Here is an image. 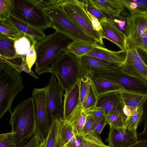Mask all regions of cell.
Instances as JSON below:
<instances>
[{"label": "cell", "instance_id": "obj_19", "mask_svg": "<svg viewBox=\"0 0 147 147\" xmlns=\"http://www.w3.org/2000/svg\"><path fill=\"white\" fill-rule=\"evenodd\" d=\"M123 106L130 109L131 113L137 108L143 106L147 99V94L123 90L119 92Z\"/></svg>", "mask_w": 147, "mask_h": 147}, {"label": "cell", "instance_id": "obj_35", "mask_svg": "<svg viewBox=\"0 0 147 147\" xmlns=\"http://www.w3.org/2000/svg\"><path fill=\"white\" fill-rule=\"evenodd\" d=\"M106 118L110 127H113L117 129L125 128L126 117L123 111L106 115Z\"/></svg>", "mask_w": 147, "mask_h": 147}, {"label": "cell", "instance_id": "obj_7", "mask_svg": "<svg viewBox=\"0 0 147 147\" xmlns=\"http://www.w3.org/2000/svg\"><path fill=\"white\" fill-rule=\"evenodd\" d=\"M61 6L67 16L78 26L103 45V39L92 27L91 19L85 9L84 0H65Z\"/></svg>", "mask_w": 147, "mask_h": 147}, {"label": "cell", "instance_id": "obj_40", "mask_svg": "<svg viewBox=\"0 0 147 147\" xmlns=\"http://www.w3.org/2000/svg\"><path fill=\"white\" fill-rule=\"evenodd\" d=\"M141 122L144 127L142 131L138 134L139 140L147 139V99L143 105V113Z\"/></svg>", "mask_w": 147, "mask_h": 147}, {"label": "cell", "instance_id": "obj_1", "mask_svg": "<svg viewBox=\"0 0 147 147\" xmlns=\"http://www.w3.org/2000/svg\"><path fill=\"white\" fill-rule=\"evenodd\" d=\"M10 114L9 124L15 147H20L30 140L37 131L36 106L33 98L22 101Z\"/></svg>", "mask_w": 147, "mask_h": 147}, {"label": "cell", "instance_id": "obj_38", "mask_svg": "<svg viewBox=\"0 0 147 147\" xmlns=\"http://www.w3.org/2000/svg\"><path fill=\"white\" fill-rule=\"evenodd\" d=\"M12 0H0V20L7 19L11 14Z\"/></svg>", "mask_w": 147, "mask_h": 147}, {"label": "cell", "instance_id": "obj_4", "mask_svg": "<svg viewBox=\"0 0 147 147\" xmlns=\"http://www.w3.org/2000/svg\"><path fill=\"white\" fill-rule=\"evenodd\" d=\"M51 72L65 91L74 85L88 73L81 62L80 57L66 53L51 64Z\"/></svg>", "mask_w": 147, "mask_h": 147}, {"label": "cell", "instance_id": "obj_5", "mask_svg": "<svg viewBox=\"0 0 147 147\" xmlns=\"http://www.w3.org/2000/svg\"><path fill=\"white\" fill-rule=\"evenodd\" d=\"M51 24V27L72 41H80L97 44L96 41L83 31L67 16L59 6L43 8Z\"/></svg>", "mask_w": 147, "mask_h": 147}, {"label": "cell", "instance_id": "obj_33", "mask_svg": "<svg viewBox=\"0 0 147 147\" xmlns=\"http://www.w3.org/2000/svg\"><path fill=\"white\" fill-rule=\"evenodd\" d=\"M97 99L98 96L92 80L88 92L82 104L83 110L88 113L95 109Z\"/></svg>", "mask_w": 147, "mask_h": 147}, {"label": "cell", "instance_id": "obj_14", "mask_svg": "<svg viewBox=\"0 0 147 147\" xmlns=\"http://www.w3.org/2000/svg\"><path fill=\"white\" fill-rule=\"evenodd\" d=\"M64 113L63 119L67 121L80 105L79 80L70 88L65 91L64 95Z\"/></svg>", "mask_w": 147, "mask_h": 147}, {"label": "cell", "instance_id": "obj_27", "mask_svg": "<svg viewBox=\"0 0 147 147\" xmlns=\"http://www.w3.org/2000/svg\"><path fill=\"white\" fill-rule=\"evenodd\" d=\"M96 44L80 41H72L67 47V52L80 57L86 55Z\"/></svg>", "mask_w": 147, "mask_h": 147}, {"label": "cell", "instance_id": "obj_45", "mask_svg": "<svg viewBox=\"0 0 147 147\" xmlns=\"http://www.w3.org/2000/svg\"><path fill=\"white\" fill-rule=\"evenodd\" d=\"M93 121L94 118L88 113L86 121L81 135L86 134L92 132V128Z\"/></svg>", "mask_w": 147, "mask_h": 147}, {"label": "cell", "instance_id": "obj_12", "mask_svg": "<svg viewBox=\"0 0 147 147\" xmlns=\"http://www.w3.org/2000/svg\"><path fill=\"white\" fill-rule=\"evenodd\" d=\"M138 134L136 129H117L111 127L106 142L111 147H128L138 141Z\"/></svg>", "mask_w": 147, "mask_h": 147}, {"label": "cell", "instance_id": "obj_13", "mask_svg": "<svg viewBox=\"0 0 147 147\" xmlns=\"http://www.w3.org/2000/svg\"><path fill=\"white\" fill-rule=\"evenodd\" d=\"M96 107L101 110L106 116L123 111V102L119 92H117L98 96Z\"/></svg>", "mask_w": 147, "mask_h": 147}, {"label": "cell", "instance_id": "obj_28", "mask_svg": "<svg viewBox=\"0 0 147 147\" xmlns=\"http://www.w3.org/2000/svg\"><path fill=\"white\" fill-rule=\"evenodd\" d=\"M59 119L57 118L52 121L49 128L45 140V147H62L59 139Z\"/></svg>", "mask_w": 147, "mask_h": 147}, {"label": "cell", "instance_id": "obj_41", "mask_svg": "<svg viewBox=\"0 0 147 147\" xmlns=\"http://www.w3.org/2000/svg\"><path fill=\"white\" fill-rule=\"evenodd\" d=\"M107 124L106 117L97 119L94 118L92 132L99 135L101 133L104 127Z\"/></svg>", "mask_w": 147, "mask_h": 147}, {"label": "cell", "instance_id": "obj_31", "mask_svg": "<svg viewBox=\"0 0 147 147\" xmlns=\"http://www.w3.org/2000/svg\"><path fill=\"white\" fill-rule=\"evenodd\" d=\"M81 136V141L78 147H111L104 144L99 135L96 133L92 132Z\"/></svg>", "mask_w": 147, "mask_h": 147}, {"label": "cell", "instance_id": "obj_11", "mask_svg": "<svg viewBox=\"0 0 147 147\" xmlns=\"http://www.w3.org/2000/svg\"><path fill=\"white\" fill-rule=\"evenodd\" d=\"M47 86L42 88H35L32 93L36 106L37 131L42 140H46L49 129L47 104Z\"/></svg>", "mask_w": 147, "mask_h": 147}, {"label": "cell", "instance_id": "obj_15", "mask_svg": "<svg viewBox=\"0 0 147 147\" xmlns=\"http://www.w3.org/2000/svg\"><path fill=\"white\" fill-rule=\"evenodd\" d=\"M80 59L89 75L96 72L111 70L123 65L86 55L80 57Z\"/></svg>", "mask_w": 147, "mask_h": 147}, {"label": "cell", "instance_id": "obj_3", "mask_svg": "<svg viewBox=\"0 0 147 147\" xmlns=\"http://www.w3.org/2000/svg\"><path fill=\"white\" fill-rule=\"evenodd\" d=\"M22 71L3 58H0V118L7 111L11 113L13 101L24 88Z\"/></svg>", "mask_w": 147, "mask_h": 147}, {"label": "cell", "instance_id": "obj_16", "mask_svg": "<svg viewBox=\"0 0 147 147\" xmlns=\"http://www.w3.org/2000/svg\"><path fill=\"white\" fill-rule=\"evenodd\" d=\"M127 52V50L118 51H111L97 44L86 55L123 65Z\"/></svg>", "mask_w": 147, "mask_h": 147}, {"label": "cell", "instance_id": "obj_39", "mask_svg": "<svg viewBox=\"0 0 147 147\" xmlns=\"http://www.w3.org/2000/svg\"><path fill=\"white\" fill-rule=\"evenodd\" d=\"M13 133H4L0 135V147H15Z\"/></svg>", "mask_w": 147, "mask_h": 147}, {"label": "cell", "instance_id": "obj_48", "mask_svg": "<svg viewBox=\"0 0 147 147\" xmlns=\"http://www.w3.org/2000/svg\"><path fill=\"white\" fill-rule=\"evenodd\" d=\"M128 147H147V139L139 140L135 144Z\"/></svg>", "mask_w": 147, "mask_h": 147}, {"label": "cell", "instance_id": "obj_23", "mask_svg": "<svg viewBox=\"0 0 147 147\" xmlns=\"http://www.w3.org/2000/svg\"><path fill=\"white\" fill-rule=\"evenodd\" d=\"M59 139L62 147H74L76 136L71 126L62 119H59Z\"/></svg>", "mask_w": 147, "mask_h": 147}, {"label": "cell", "instance_id": "obj_20", "mask_svg": "<svg viewBox=\"0 0 147 147\" xmlns=\"http://www.w3.org/2000/svg\"><path fill=\"white\" fill-rule=\"evenodd\" d=\"M94 5L107 16L119 15L124 11V7L119 0H91Z\"/></svg>", "mask_w": 147, "mask_h": 147}, {"label": "cell", "instance_id": "obj_22", "mask_svg": "<svg viewBox=\"0 0 147 147\" xmlns=\"http://www.w3.org/2000/svg\"><path fill=\"white\" fill-rule=\"evenodd\" d=\"M87 115L88 113L83 110L82 105H80L72 113L69 119L66 121L71 127L76 136L82 134Z\"/></svg>", "mask_w": 147, "mask_h": 147}, {"label": "cell", "instance_id": "obj_2", "mask_svg": "<svg viewBox=\"0 0 147 147\" xmlns=\"http://www.w3.org/2000/svg\"><path fill=\"white\" fill-rule=\"evenodd\" d=\"M71 40L64 34L55 31L36 43L34 48L37 55L35 71L39 75L51 73L50 64L67 52Z\"/></svg>", "mask_w": 147, "mask_h": 147}, {"label": "cell", "instance_id": "obj_43", "mask_svg": "<svg viewBox=\"0 0 147 147\" xmlns=\"http://www.w3.org/2000/svg\"><path fill=\"white\" fill-rule=\"evenodd\" d=\"M42 140L36 131L27 142L20 147H39Z\"/></svg>", "mask_w": 147, "mask_h": 147}, {"label": "cell", "instance_id": "obj_25", "mask_svg": "<svg viewBox=\"0 0 147 147\" xmlns=\"http://www.w3.org/2000/svg\"><path fill=\"white\" fill-rule=\"evenodd\" d=\"M36 42L31 37L26 34L16 40L14 47L18 59L26 62L27 53L32 45Z\"/></svg>", "mask_w": 147, "mask_h": 147}, {"label": "cell", "instance_id": "obj_26", "mask_svg": "<svg viewBox=\"0 0 147 147\" xmlns=\"http://www.w3.org/2000/svg\"><path fill=\"white\" fill-rule=\"evenodd\" d=\"M122 69L127 74L147 81V66L145 63L125 62Z\"/></svg>", "mask_w": 147, "mask_h": 147}, {"label": "cell", "instance_id": "obj_30", "mask_svg": "<svg viewBox=\"0 0 147 147\" xmlns=\"http://www.w3.org/2000/svg\"><path fill=\"white\" fill-rule=\"evenodd\" d=\"M130 15L124 11L119 15L108 17V21L127 36L128 20Z\"/></svg>", "mask_w": 147, "mask_h": 147}, {"label": "cell", "instance_id": "obj_44", "mask_svg": "<svg viewBox=\"0 0 147 147\" xmlns=\"http://www.w3.org/2000/svg\"><path fill=\"white\" fill-rule=\"evenodd\" d=\"M42 8L51 6H60L63 2V0H33Z\"/></svg>", "mask_w": 147, "mask_h": 147}, {"label": "cell", "instance_id": "obj_9", "mask_svg": "<svg viewBox=\"0 0 147 147\" xmlns=\"http://www.w3.org/2000/svg\"><path fill=\"white\" fill-rule=\"evenodd\" d=\"M127 37L128 49H140L147 51V16L130 15Z\"/></svg>", "mask_w": 147, "mask_h": 147}, {"label": "cell", "instance_id": "obj_46", "mask_svg": "<svg viewBox=\"0 0 147 147\" xmlns=\"http://www.w3.org/2000/svg\"><path fill=\"white\" fill-rule=\"evenodd\" d=\"M86 11L91 19L92 26L94 29L99 33L100 36L102 38V30L100 21L92 15L88 11Z\"/></svg>", "mask_w": 147, "mask_h": 147}, {"label": "cell", "instance_id": "obj_36", "mask_svg": "<svg viewBox=\"0 0 147 147\" xmlns=\"http://www.w3.org/2000/svg\"><path fill=\"white\" fill-rule=\"evenodd\" d=\"M86 10L96 18L100 22L108 20L107 16L101 11L96 8L91 0H84Z\"/></svg>", "mask_w": 147, "mask_h": 147}, {"label": "cell", "instance_id": "obj_10", "mask_svg": "<svg viewBox=\"0 0 147 147\" xmlns=\"http://www.w3.org/2000/svg\"><path fill=\"white\" fill-rule=\"evenodd\" d=\"M47 123L48 128L52 121L56 118L63 119L64 104L63 97V90L61 87L56 77L51 74L47 85Z\"/></svg>", "mask_w": 147, "mask_h": 147}, {"label": "cell", "instance_id": "obj_34", "mask_svg": "<svg viewBox=\"0 0 147 147\" xmlns=\"http://www.w3.org/2000/svg\"><path fill=\"white\" fill-rule=\"evenodd\" d=\"M0 33L15 40L24 34H22L8 19L0 20Z\"/></svg>", "mask_w": 147, "mask_h": 147}, {"label": "cell", "instance_id": "obj_24", "mask_svg": "<svg viewBox=\"0 0 147 147\" xmlns=\"http://www.w3.org/2000/svg\"><path fill=\"white\" fill-rule=\"evenodd\" d=\"M98 96L114 92H119L123 89L119 85L105 79L90 77Z\"/></svg>", "mask_w": 147, "mask_h": 147}, {"label": "cell", "instance_id": "obj_49", "mask_svg": "<svg viewBox=\"0 0 147 147\" xmlns=\"http://www.w3.org/2000/svg\"><path fill=\"white\" fill-rule=\"evenodd\" d=\"M45 140H42L40 144L39 147H45Z\"/></svg>", "mask_w": 147, "mask_h": 147}, {"label": "cell", "instance_id": "obj_32", "mask_svg": "<svg viewBox=\"0 0 147 147\" xmlns=\"http://www.w3.org/2000/svg\"><path fill=\"white\" fill-rule=\"evenodd\" d=\"M143 113V106L137 108L129 116L126 117L125 127L129 130L136 129L141 122Z\"/></svg>", "mask_w": 147, "mask_h": 147}, {"label": "cell", "instance_id": "obj_8", "mask_svg": "<svg viewBox=\"0 0 147 147\" xmlns=\"http://www.w3.org/2000/svg\"><path fill=\"white\" fill-rule=\"evenodd\" d=\"M122 66L110 71L94 72L90 76L111 81L125 90L147 94V81L125 72L122 70Z\"/></svg>", "mask_w": 147, "mask_h": 147}, {"label": "cell", "instance_id": "obj_6", "mask_svg": "<svg viewBox=\"0 0 147 147\" xmlns=\"http://www.w3.org/2000/svg\"><path fill=\"white\" fill-rule=\"evenodd\" d=\"M11 14L42 30L51 26V21L43 9L33 0H12Z\"/></svg>", "mask_w": 147, "mask_h": 147}, {"label": "cell", "instance_id": "obj_37", "mask_svg": "<svg viewBox=\"0 0 147 147\" xmlns=\"http://www.w3.org/2000/svg\"><path fill=\"white\" fill-rule=\"evenodd\" d=\"M91 82V78L88 74L85 75L79 80L80 95L82 106Z\"/></svg>", "mask_w": 147, "mask_h": 147}, {"label": "cell", "instance_id": "obj_29", "mask_svg": "<svg viewBox=\"0 0 147 147\" xmlns=\"http://www.w3.org/2000/svg\"><path fill=\"white\" fill-rule=\"evenodd\" d=\"M130 15L136 14L147 16V0H119Z\"/></svg>", "mask_w": 147, "mask_h": 147}, {"label": "cell", "instance_id": "obj_21", "mask_svg": "<svg viewBox=\"0 0 147 147\" xmlns=\"http://www.w3.org/2000/svg\"><path fill=\"white\" fill-rule=\"evenodd\" d=\"M15 40L0 33V57L11 63L19 60L18 59L15 48Z\"/></svg>", "mask_w": 147, "mask_h": 147}, {"label": "cell", "instance_id": "obj_17", "mask_svg": "<svg viewBox=\"0 0 147 147\" xmlns=\"http://www.w3.org/2000/svg\"><path fill=\"white\" fill-rule=\"evenodd\" d=\"M102 32V38H105L116 44L121 50L128 49L127 37L123 33L111 24L108 20L100 22Z\"/></svg>", "mask_w": 147, "mask_h": 147}, {"label": "cell", "instance_id": "obj_42", "mask_svg": "<svg viewBox=\"0 0 147 147\" xmlns=\"http://www.w3.org/2000/svg\"><path fill=\"white\" fill-rule=\"evenodd\" d=\"M35 44L33 45L27 53L26 58V61L29 69L32 71L31 68L36 61L37 55L35 49Z\"/></svg>", "mask_w": 147, "mask_h": 147}, {"label": "cell", "instance_id": "obj_47", "mask_svg": "<svg viewBox=\"0 0 147 147\" xmlns=\"http://www.w3.org/2000/svg\"><path fill=\"white\" fill-rule=\"evenodd\" d=\"M88 113L94 119H99L106 117L105 114L101 110L96 107Z\"/></svg>", "mask_w": 147, "mask_h": 147}, {"label": "cell", "instance_id": "obj_18", "mask_svg": "<svg viewBox=\"0 0 147 147\" xmlns=\"http://www.w3.org/2000/svg\"><path fill=\"white\" fill-rule=\"evenodd\" d=\"M7 19L22 34L29 36L36 42L43 39L46 36L42 30L18 19L11 14Z\"/></svg>", "mask_w": 147, "mask_h": 147}]
</instances>
